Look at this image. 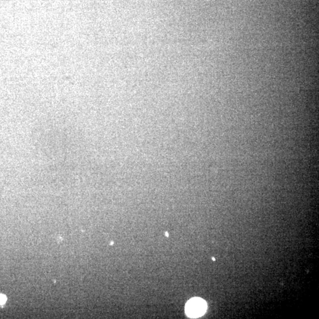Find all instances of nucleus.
I'll use <instances>...</instances> for the list:
<instances>
[{
    "mask_svg": "<svg viewBox=\"0 0 319 319\" xmlns=\"http://www.w3.org/2000/svg\"><path fill=\"white\" fill-rule=\"evenodd\" d=\"M207 310L206 302L200 298H193L189 300L185 306V312L187 316L197 318L203 316Z\"/></svg>",
    "mask_w": 319,
    "mask_h": 319,
    "instance_id": "f257e3e1",
    "label": "nucleus"
},
{
    "mask_svg": "<svg viewBox=\"0 0 319 319\" xmlns=\"http://www.w3.org/2000/svg\"><path fill=\"white\" fill-rule=\"evenodd\" d=\"M7 301V297L5 295L0 294V304H4Z\"/></svg>",
    "mask_w": 319,
    "mask_h": 319,
    "instance_id": "f03ea898",
    "label": "nucleus"
},
{
    "mask_svg": "<svg viewBox=\"0 0 319 319\" xmlns=\"http://www.w3.org/2000/svg\"><path fill=\"white\" fill-rule=\"evenodd\" d=\"M165 236H167V237H168V236H169V233H168L167 232H165Z\"/></svg>",
    "mask_w": 319,
    "mask_h": 319,
    "instance_id": "7ed1b4c3",
    "label": "nucleus"
},
{
    "mask_svg": "<svg viewBox=\"0 0 319 319\" xmlns=\"http://www.w3.org/2000/svg\"><path fill=\"white\" fill-rule=\"evenodd\" d=\"M212 259H213V260H214V261H215V260L214 258H212Z\"/></svg>",
    "mask_w": 319,
    "mask_h": 319,
    "instance_id": "20e7f679",
    "label": "nucleus"
}]
</instances>
